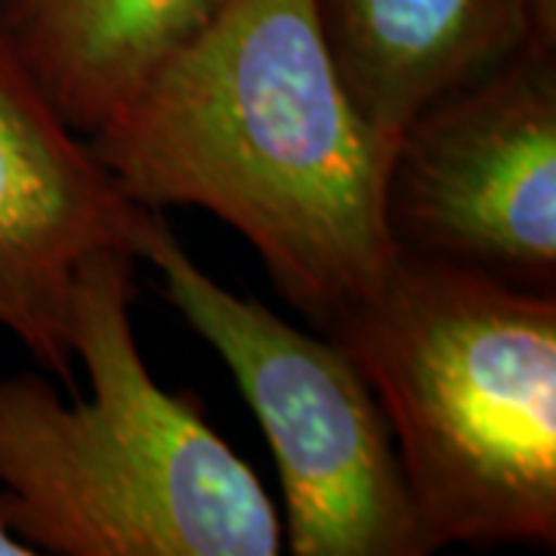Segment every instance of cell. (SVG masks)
I'll return each instance as SVG.
<instances>
[{"mask_svg":"<svg viewBox=\"0 0 556 556\" xmlns=\"http://www.w3.org/2000/svg\"><path fill=\"white\" fill-rule=\"evenodd\" d=\"M87 139L134 204L232 226L318 334L375 298L396 260L390 149L346 97L313 0H219Z\"/></svg>","mask_w":556,"mask_h":556,"instance_id":"cell-1","label":"cell"},{"mask_svg":"<svg viewBox=\"0 0 556 556\" xmlns=\"http://www.w3.org/2000/svg\"><path fill=\"white\" fill-rule=\"evenodd\" d=\"M325 338L356 358L439 547L556 544V294L396 254Z\"/></svg>","mask_w":556,"mask_h":556,"instance_id":"cell-3","label":"cell"},{"mask_svg":"<svg viewBox=\"0 0 556 556\" xmlns=\"http://www.w3.org/2000/svg\"><path fill=\"white\" fill-rule=\"evenodd\" d=\"M383 219L396 254L556 294V47L532 43L408 121Z\"/></svg>","mask_w":556,"mask_h":556,"instance_id":"cell-5","label":"cell"},{"mask_svg":"<svg viewBox=\"0 0 556 556\" xmlns=\"http://www.w3.org/2000/svg\"><path fill=\"white\" fill-rule=\"evenodd\" d=\"M139 207L0 31V328L65 383L80 269L134 254Z\"/></svg>","mask_w":556,"mask_h":556,"instance_id":"cell-6","label":"cell"},{"mask_svg":"<svg viewBox=\"0 0 556 556\" xmlns=\"http://www.w3.org/2000/svg\"><path fill=\"white\" fill-rule=\"evenodd\" d=\"M35 551L28 544H22L20 538L13 535L3 522H0V556H31Z\"/></svg>","mask_w":556,"mask_h":556,"instance_id":"cell-9","label":"cell"},{"mask_svg":"<svg viewBox=\"0 0 556 556\" xmlns=\"http://www.w3.org/2000/svg\"><path fill=\"white\" fill-rule=\"evenodd\" d=\"M358 115L390 149L427 105L532 43L556 47V0H313Z\"/></svg>","mask_w":556,"mask_h":556,"instance_id":"cell-7","label":"cell"},{"mask_svg":"<svg viewBox=\"0 0 556 556\" xmlns=\"http://www.w3.org/2000/svg\"><path fill=\"white\" fill-rule=\"evenodd\" d=\"M134 254L84 263L72 353L90 399L38 375L0 378V522L35 554L276 556L285 529L263 482L207 424L195 393H170L139 353Z\"/></svg>","mask_w":556,"mask_h":556,"instance_id":"cell-2","label":"cell"},{"mask_svg":"<svg viewBox=\"0 0 556 556\" xmlns=\"http://www.w3.org/2000/svg\"><path fill=\"white\" fill-rule=\"evenodd\" d=\"M134 254L192 331L229 365L276 455L285 541L294 556H427L390 420L356 358L207 276L161 211L139 207Z\"/></svg>","mask_w":556,"mask_h":556,"instance_id":"cell-4","label":"cell"},{"mask_svg":"<svg viewBox=\"0 0 556 556\" xmlns=\"http://www.w3.org/2000/svg\"><path fill=\"white\" fill-rule=\"evenodd\" d=\"M217 7L219 0H0V31L62 118L90 137Z\"/></svg>","mask_w":556,"mask_h":556,"instance_id":"cell-8","label":"cell"}]
</instances>
